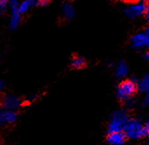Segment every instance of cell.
<instances>
[{
  "label": "cell",
  "mask_w": 149,
  "mask_h": 145,
  "mask_svg": "<svg viewBox=\"0 0 149 145\" xmlns=\"http://www.w3.org/2000/svg\"><path fill=\"white\" fill-rule=\"evenodd\" d=\"M123 132L127 138L136 140L141 137H146L149 135V124H143L138 119H129L123 128Z\"/></svg>",
  "instance_id": "obj_1"
},
{
  "label": "cell",
  "mask_w": 149,
  "mask_h": 145,
  "mask_svg": "<svg viewBox=\"0 0 149 145\" xmlns=\"http://www.w3.org/2000/svg\"><path fill=\"white\" fill-rule=\"evenodd\" d=\"M129 119L130 117L125 110L118 109L115 111L109 122L108 132L112 133V132L123 131V128Z\"/></svg>",
  "instance_id": "obj_2"
},
{
  "label": "cell",
  "mask_w": 149,
  "mask_h": 145,
  "mask_svg": "<svg viewBox=\"0 0 149 145\" xmlns=\"http://www.w3.org/2000/svg\"><path fill=\"white\" fill-rule=\"evenodd\" d=\"M136 90V81L133 80H125L118 85L117 88V96L121 101H126L132 98Z\"/></svg>",
  "instance_id": "obj_3"
},
{
  "label": "cell",
  "mask_w": 149,
  "mask_h": 145,
  "mask_svg": "<svg viewBox=\"0 0 149 145\" xmlns=\"http://www.w3.org/2000/svg\"><path fill=\"white\" fill-rule=\"evenodd\" d=\"M148 4L145 1H139L135 4H132L127 6L124 12L126 17L130 19H135L141 15H144L145 12L148 10Z\"/></svg>",
  "instance_id": "obj_4"
},
{
  "label": "cell",
  "mask_w": 149,
  "mask_h": 145,
  "mask_svg": "<svg viewBox=\"0 0 149 145\" xmlns=\"http://www.w3.org/2000/svg\"><path fill=\"white\" fill-rule=\"evenodd\" d=\"M132 46L133 48L139 50L147 48L149 46V30L146 28L145 31L140 32L133 35L131 39Z\"/></svg>",
  "instance_id": "obj_5"
},
{
  "label": "cell",
  "mask_w": 149,
  "mask_h": 145,
  "mask_svg": "<svg viewBox=\"0 0 149 145\" xmlns=\"http://www.w3.org/2000/svg\"><path fill=\"white\" fill-rule=\"evenodd\" d=\"M4 108L8 110H16L20 106V100L14 95H6L3 98Z\"/></svg>",
  "instance_id": "obj_6"
},
{
  "label": "cell",
  "mask_w": 149,
  "mask_h": 145,
  "mask_svg": "<svg viewBox=\"0 0 149 145\" xmlns=\"http://www.w3.org/2000/svg\"><path fill=\"white\" fill-rule=\"evenodd\" d=\"M17 113L13 110L0 109V124L13 123L17 120Z\"/></svg>",
  "instance_id": "obj_7"
},
{
  "label": "cell",
  "mask_w": 149,
  "mask_h": 145,
  "mask_svg": "<svg viewBox=\"0 0 149 145\" xmlns=\"http://www.w3.org/2000/svg\"><path fill=\"white\" fill-rule=\"evenodd\" d=\"M125 135L123 131L109 133L107 136V142L112 145H122L125 141Z\"/></svg>",
  "instance_id": "obj_8"
},
{
  "label": "cell",
  "mask_w": 149,
  "mask_h": 145,
  "mask_svg": "<svg viewBox=\"0 0 149 145\" xmlns=\"http://www.w3.org/2000/svg\"><path fill=\"white\" fill-rule=\"evenodd\" d=\"M21 21V16L18 10V8L11 9V15H10V21L9 26L12 30H15L18 28Z\"/></svg>",
  "instance_id": "obj_9"
},
{
  "label": "cell",
  "mask_w": 149,
  "mask_h": 145,
  "mask_svg": "<svg viewBox=\"0 0 149 145\" xmlns=\"http://www.w3.org/2000/svg\"><path fill=\"white\" fill-rule=\"evenodd\" d=\"M61 11L64 15V17L68 19H72L74 15H76V10H74V6L69 2L63 3L61 6Z\"/></svg>",
  "instance_id": "obj_10"
},
{
  "label": "cell",
  "mask_w": 149,
  "mask_h": 145,
  "mask_svg": "<svg viewBox=\"0 0 149 145\" xmlns=\"http://www.w3.org/2000/svg\"><path fill=\"white\" fill-rule=\"evenodd\" d=\"M136 88L142 93H147L149 90V76L146 75L138 82L136 81Z\"/></svg>",
  "instance_id": "obj_11"
},
{
  "label": "cell",
  "mask_w": 149,
  "mask_h": 145,
  "mask_svg": "<svg viewBox=\"0 0 149 145\" xmlns=\"http://www.w3.org/2000/svg\"><path fill=\"white\" fill-rule=\"evenodd\" d=\"M37 5V0H23L21 3H19L18 10L19 13H25L30 8Z\"/></svg>",
  "instance_id": "obj_12"
},
{
  "label": "cell",
  "mask_w": 149,
  "mask_h": 145,
  "mask_svg": "<svg viewBox=\"0 0 149 145\" xmlns=\"http://www.w3.org/2000/svg\"><path fill=\"white\" fill-rule=\"evenodd\" d=\"M115 74H116V76L118 78H123L128 74V66L125 61L118 62V64L116 66Z\"/></svg>",
  "instance_id": "obj_13"
},
{
  "label": "cell",
  "mask_w": 149,
  "mask_h": 145,
  "mask_svg": "<svg viewBox=\"0 0 149 145\" xmlns=\"http://www.w3.org/2000/svg\"><path fill=\"white\" fill-rule=\"evenodd\" d=\"M84 65H85V59L81 56L74 57L71 60V66L74 68L79 69V68H82L83 66H84Z\"/></svg>",
  "instance_id": "obj_14"
},
{
  "label": "cell",
  "mask_w": 149,
  "mask_h": 145,
  "mask_svg": "<svg viewBox=\"0 0 149 145\" xmlns=\"http://www.w3.org/2000/svg\"><path fill=\"white\" fill-rule=\"evenodd\" d=\"M9 0H0V13H2L6 11V7L8 6Z\"/></svg>",
  "instance_id": "obj_15"
},
{
  "label": "cell",
  "mask_w": 149,
  "mask_h": 145,
  "mask_svg": "<svg viewBox=\"0 0 149 145\" xmlns=\"http://www.w3.org/2000/svg\"><path fill=\"white\" fill-rule=\"evenodd\" d=\"M19 5V3L18 0H9V2H8V6H10L11 9L18 8Z\"/></svg>",
  "instance_id": "obj_16"
},
{
  "label": "cell",
  "mask_w": 149,
  "mask_h": 145,
  "mask_svg": "<svg viewBox=\"0 0 149 145\" xmlns=\"http://www.w3.org/2000/svg\"><path fill=\"white\" fill-rule=\"evenodd\" d=\"M148 103H149V96H148V95H146V96H144V98L141 100L140 104H141V106L146 107V106H147V105H148Z\"/></svg>",
  "instance_id": "obj_17"
},
{
  "label": "cell",
  "mask_w": 149,
  "mask_h": 145,
  "mask_svg": "<svg viewBox=\"0 0 149 145\" xmlns=\"http://www.w3.org/2000/svg\"><path fill=\"white\" fill-rule=\"evenodd\" d=\"M50 0H37V5L40 7L42 6H46L49 4Z\"/></svg>",
  "instance_id": "obj_18"
},
{
  "label": "cell",
  "mask_w": 149,
  "mask_h": 145,
  "mask_svg": "<svg viewBox=\"0 0 149 145\" xmlns=\"http://www.w3.org/2000/svg\"><path fill=\"white\" fill-rule=\"evenodd\" d=\"M133 105H134V102L132 100H131V99L126 100V107L128 108H132L133 107Z\"/></svg>",
  "instance_id": "obj_19"
},
{
  "label": "cell",
  "mask_w": 149,
  "mask_h": 145,
  "mask_svg": "<svg viewBox=\"0 0 149 145\" xmlns=\"http://www.w3.org/2000/svg\"><path fill=\"white\" fill-rule=\"evenodd\" d=\"M4 88H5V82H4V81L0 80V91H2L4 89Z\"/></svg>",
  "instance_id": "obj_20"
},
{
  "label": "cell",
  "mask_w": 149,
  "mask_h": 145,
  "mask_svg": "<svg viewBox=\"0 0 149 145\" xmlns=\"http://www.w3.org/2000/svg\"><path fill=\"white\" fill-rule=\"evenodd\" d=\"M144 15L146 16V21H148V20H149V9L145 12V14H144Z\"/></svg>",
  "instance_id": "obj_21"
},
{
  "label": "cell",
  "mask_w": 149,
  "mask_h": 145,
  "mask_svg": "<svg viewBox=\"0 0 149 145\" xmlns=\"http://www.w3.org/2000/svg\"><path fill=\"white\" fill-rule=\"evenodd\" d=\"M144 58H145V59H146V61H148V60H149V53H148V52H146V53L144 54Z\"/></svg>",
  "instance_id": "obj_22"
}]
</instances>
